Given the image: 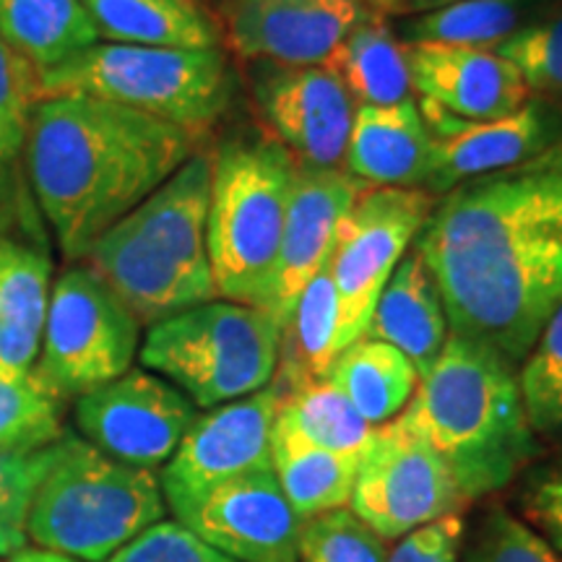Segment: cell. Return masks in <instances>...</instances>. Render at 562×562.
<instances>
[{
  "mask_svg": "<svg viewBox=\"0 0 562 562\" xmlns=\"http://www.w3.org/2000/svg\"><path fill=\"white\" fill-rule=\"evenodd\" d=\"M451 334L521 364L562 302V178L539 167L461 182L414 240Z\"/></svg>",
  "mask_w": 562,
  "mask_h": 562,
  "instance_id": "1",
  "label": "cell"
},
{
  "mask_svg": "<svg viewBox=\"0 0 562 562\" xmlns=\"http://www.w3.org/2000/svg\"><path fill=\"white\" fill-rule=\"evenodd\" d=\"M199 136L91 97H45L24 128L32 191L70 263L199 151Z\"/></svg>",
  "mask_w": 562,
  "mask_h": 562,
  "instance_id": "2",
  "label": "cell"
},
{
  "mask_svg": "<svg viewBox=\"0 0 562 562\" xmlns=\"http://www.w3.org/2000/svg\"><path fill=\"white\" fill-rule=\"evenodd\" d=\"M396 419L440 456L463 501L503 490L539 451L516 364L456 334Z\"/></svg>",
  "mask_w": 562,
  "mask_h": 562,
  "instance_id": "3",
  "label": "cell"
},
{
  "mask_svg": "<svg viewBox=\"0 0 562 562\" xmlns=\"http://www.w3.org/2000/svg\"><path fill=\"white\" fill-rule=\"evenodd\" d=\"M209 203L211 151L199 149L83 258L140 326L216 300L206 250Z\"/></svg>",
  "mask_w": 562,
  "mask_h": 562,
  "instance_id": "4",
  "label": "cell"
},
{
  "mask_svg": "<svg viewBox=\"0 0 562 562\" xmlns=\"http://www.w3.org/2000/svg\"><path fill=\"white\" fill-rule=\"evenodd\" d=\"M297 161L271 133H232L211 154L206 250L216 297L263 307Z\"/></svg>",
  "mask_w": 562,
  "mask_h": 562,
  "instance_id": "5",
  "label": "cell"
},
{
  "mask_svg": "<svg viewBox=\"0 0 562 562\" xmlns=\"http://www.w3.org/2000/svg\"><path fill=\"white\" fill-rule=\"evenodd\" d=\"M167 513L149 469L121 463L76 435L55 442L47 474L34 492L26 539L81 562H104Z\"/></svg>",
  "mask_w": 562,
  "mask_h": 562,
  "instance_id": "6",
  "label": "cell"
},
{
  "mask_svg": "<svg viewBox=\"0 0 562 562\" xmlns=\"http://www.w3.org/2000/svg\"><path fill=\"white\" fill-rule=\"evenodd\" d=\"M45 97H91L146 112L206 136L235 100V70L224 47H149L97 42L40 74Z\"/></svg>",
  "mask_w": 562,
  "mask_h": 562,
  "instance_id": "7",
  "label": "cell"
},
{
  "mask_svg": "<svg viewBox=\"0 0 562 562\" xmlns=\"http://www.w3.org/2000/svg\"><path fill=\"white\" fill-rule=\"evenodd\" d=\"M279 349L281 328L271 313L211 300L151 326L140 362L195 406L214 409L271 385Z\"/></svg>",
  "mask_w": 562,
  "mask_h": 562,
  "instance_id": "8",
  "label": "cell"
},
{
  "mask_svg": "<svg viewBox=\"0 0 562 562\" xmlns=\"http://www.w3.org/2000/svg\"><path fill=\"white\" fill-rule=\"evenodd\" d=\"M138 339L136 315L87 263H74L50 290L32 375L58 402L83 396L131 370Z\"/></svg>",
  "mask_w": 562,
  "mask_h": 562,
  "instance_id": "9",
  "label": "cell"
},
{
  "mask_svg": "<svg viewBox=\"0 0 562 562\" xmlns=\"http://www.w3.org/2000/svg\"><path fill=\"white\" fill-rule=\"evenodd\" d=\"M435 201L419 188H368L344 216L328 258L344 349L368 334L385 281L417 240Z\"/></svg>",
  "mask_w": 562,
  "mask_h": 562,
  "instance_id": "10",
  "label": "cell"
},
{
  "mask_svg": "<svg viewBox=\"0 0 562 562\" xmlns=\"http://www.w3.org/2000/svg\"><path fill=\"white\" fill-rule=\"evenodd\" d=\"M461 492L440 456L393 419L375 427L360 453L349 510L381 539H404L456 516Z\"/></svg>",
  "mask_w": 562,
  "mask_h": 562,
  "instance_id": "11",
  "label": "cell"
},
{
  "mask_svg": "<svg viewBox=\"0 0 562 562\" xmlns=\"http://www.w3.org/2000/svg\"><path fill=\"white\" fill-rule=\"evenodd\" d=\"M279 404L281 389L271 383L195 417L178 451L161 469V495L175 518L186 516L222 484L271 469V427Z\"/></svg>",
  "mask_w": 562,
  "mask_h": 562,
  "instance_id": "12",
  "label": "cell"
},
{
  "mask_svg": "<svg viewBox=\"0 0 562 562\" xmlns=\"http://www.w3.org/2000/svg\"><path fill=\"white\" fill-rule=\"evenodd\" d=\"M250 94L266 133L302 167L341 170L357 104L328 63L250 60Z\"/></svg>",
  "mask_w": 562,
  "mask_h": 562,
  "instance_id": "13",
  "label": "cell"
},
{
  "mask_svg": "<svg viewBox=\"0 0 562 562\" xmlns=\"http://www.w3.org/2000/svg\"><path fill=\"white\" fill-rule=\"evenodd\" d=\"M74 417L83 440L97 451L151 472L172 459L199 412L165 378L128 370L117 381L76 398Z\"/></svg>",
  "mask_w": 562,
  "mask_h": 562,
  "instance_id": "14",
  "label": "cell"
},
{
  "mask_svg": "<svg viewBox=\"0 0 562 562\" xmlns=\"http://www.w3.org/2000/svg\"><path fill=\"white\" fill-rule=\"evenodd\" d=\"M419 112L435 138L430 175L422 191L435 199L461 182L529 165L562 144V110L537 97L510 115L484 123L459 121L427 102Z\"/></svg>",
  "mask_w": 562,
  "mask_h": 562,
  "instance_id": "15",
  "label": "cell"
},
{
  "mask_svg": "<svg viewBox=\"0 0 562 562\" xmlns=\"http://www.w3.org/2000/svg\"><path fill=\"white\" fill-rule=\"evenodd\" d=\"M370 0H220V30L245 60L321 66L357 26Z\"/></svg>",
  "mask_w": 562,
  "mask_h": 562,
  "instance_id": "16",
  "label": "cell"
},
{
  "mask_svg": "<svg viewBox=\"0 0 562 562\" xmlns=\"http://www.w3.org/2000/svg\"><path fill=\"white\" fill-rule=\"evenodd\" d=\"M178 521L232 562H294L305 518L281 492L273 469L237 476Z\"/></svg>",
  "mask_w": 562,
  "mask_h": 562,
  "instance_id": "17",
  "label": "cell"
},
{
  "mask_svg": "<svg viewBox=\"0 0 562 562\" xmlns=\"http://www.w3.org/2000/svg\"><path fill=\"white\" fill-rule=\"evenodd\" d=\"M368 191L344 170L294 167L279 256L273 263L271 290L263 311L284 328L294 302L331 258L344 216Z\"/></svg>",
  "mask_w": 562,
  "mask_h": 562,
  "instance_id": "18",
  "label": "cell"
},
{
  "mask_svg": "<svg viewBox=\"0 0 562 562\" xmlns=\"http://www.w3.org/2000/svg\"><path fill=\"white\" fill-rule=\"evenodd\" d=\"M404 50L414 94L459 121H497L531 100L516 66L495 50L427 42Z\"/></svg>",
  "mask_w": 562,
  "mask_h": 562,
  "instance_id": "19",
  "label": "cell"
},
{
  "mask_svg": "<svg viewBox=\"0 0 562 562\" xmlns=\"http://www.w3.org/2000/svg\"><path fill=\"white\" fill-rule=\"evenodd\" d=\"M432 131L414 100L360 104L344 151V172L362 188H425L432 165Z\"/></svg>",
  "mask_w": 562,
  "mask_h": 562,
  "instance_id": "20",
  "label": "cell"
},
{
  "mask_svg": "<svg viewBox=\"0 0 562 562\" xmlns=\"http://www.w3.org/2000/svg\"><path fill=\"white\" fill-rule=\"evenodd\" d=\"M364 336L391 344L409 357L419 378L442 355L451 328L432 271L414 245L385 281Z\"/></svg>",
  "mask_w": 562,
  "mask_h": 562,
  "instance_id": "21",
  "label": "cell"
},
{
  "mask_svg": "<svg viewBox=\"0 0 562 562\" xmlns=\"http://www.w3.org/2000/svg\"><path fill=\"white\" fill-rule=\"evenodd\" d=\"M53 266L37 248L0 240V368L30 375L37 364Z\"/></svg>",
  "mask_w": 562,
  "mask_h": 562,
  "instance_id": "22",
  "label": "cell"
},
{
  "mask_svg": "<svg viewBox=\"0 0 562 562\" xmlns=\"http://www.w3.org/2000/svg\"><path fill=\"white\" fill-rule=\"evenodd\" d=\"M100 40L149 47H222V30L195 0H79Z\"/></svg>",
  "mask_w": 562,
  "mask_h": 562,
  "instance_id": "23",
  "label": "cell"
},
{
  "mask_svg": "<svg viewBox=\"0 0 562 562\" xmlns=\"http://www.w3.org/2000/svg\"><path fill=\"white\" fill-rule=\"evenodd\" d=\"M360 453H336L300 438L284 422L271 427V469L300 518L349 505Z\"/></svg>",
  "mask_w": 562,
  "mask_h": 562,
  "instance_id": "24",
  "label": "cell"
},
{
  "mask_svg": "<svg viewBox=\"0 0 562 562\" xmlns=\"http://www.w3.org/2000/svg\"><path fill=\"white\" fill-rule=\"evenodd\" d=\"M560 0H459L446 9L406 16L396 37L404 45H459L495 50L542 19Z\"/></svg>",
  "mask_w": 562,
  "mask_h": 562,
  "instance_id": "25",
  "label": "cell"
},
{
  "mask_svg": "<svg viewBox=\"0 0 562 562\" xmlns=\"http://www.w3.org/2000/svg\"><path fill=\"white\" fill-rule=\"evenodd\" d=\"M328 381L349 398L370 427H381L406 409L419 375L409 357L396 347L362 336L341 351Z\"/></svg>",
  "mask_w": 562,
  "mask_h": 562,
  "instance_id": "26",
  "label": "cell"
},
{
  "mask_svg": "<svg viewBox=\"0 0 562 562\" xmlns=\"http://www.w3.org/2000/svg\"><path fill=\"white\" fill-rule=\"evenodd\" d=\"M0 37L40 74L102 42L79 0H0Z\"/></svg>",
  "mask_w": 562,
  "mask_h": 562,
  "instance_id": "27",
  "label": "cell"
},
{
  "mask_svg": "<svg viewBox=\"0 0 562 562\" xmlns=\"http://www.w3.org/2000/svg\"><path fill=\"white\" fill-rule=\"evenodd\" d=\"M341 351V307L326 263L302 290L281 328L279 383L328 378Z\"/></svg>",
  "mask_w": 562,
  "mask_h": 562,
  "instance_id": "28",
  "label": "cell"
},
{
  "mask_svg": "<svg viewBox=\"0 0 562 562\" xmlns=\"http://www.w3.org/2000/svg\"><path fill=\"white\" fill-rule=\"evenodd\" d=\"M328 66L347 87L357 108H389L412 100L404 42L378 13L336 47Z\"/></svg>",
  "mask_w": 562,
  "mask_h": 562,
  "instance_id": "29",
  "label": "cell"
},
{
  "mask_svg": "<svg viewBox=\"0 0 562 562\" xmlns=\"http://www.w3.org/2000/svg\"><path fill=\"white\" fill-rule=\"evenodd\" d=\"M277 385L281 389L279 422L326 451L362 453L375 427L360 417V412L328 378L294 383L277 381Z\"/></svg>",
  "mask_w": 562,
  "mask_h": 562,
  "instance_id": "30",
  "label": "cell"
},
{
  "mask_svg": "<svg viewBox=\"0 0 562 562\" xmlns=\"http://www.w3.org/2000/svg\"><path fill=\"white\" fill-rule=\"evenodd\" d=\"M60 402L37 383L0 368V453H30L63 438Z\"/></svg>",
  "mask_w": 562,
  "mask_h": 562,
  "instance_id": "31",
  "label": "cell"
},
{
  "mask_svg": "<svg viewBox=\"0 0 562 562\" xmlns=\"http://www.w3.org/2000/svg\"><path fill=\"white\" fill-rule=\"evenodd\" d=\"M526 419L533 435L560 438L562 435V302L554 307L550 321L518 372Z\"/></svg>",
  "mask_w": 562,
  "mask_h": 562,
  "instance_id": "32",
  "label": "cell"
},
{
  "mask_svg": "<svg viewBox=\"0 0 562 562\" xmlns=\"http://www.w3.org/2000/svg\"><path fill=\"white\" fill-rule=\"evenodd\" d=\"M495 53L516 66L531 97L562 110V0Z\"/></svg>",
  "mask_w": 562,
  "mask_h": 562,
  "instance_id": "33",
  "label": "cell"
},
{
  "mask_svg": "<svg viewBox=\"0 0 562 562\" xmlns=\"http://www.w3.org/2000/svg\"><path fill=\"white\" fill-rule=\"evenodd\" d=\"M300 562H385V539L351 510H328L305 518L297 542Z\"/></svg>",
  "mask_w": 562,
  "mask_h": 562,
  "instance_id": "34",
  "label": "cell"
},
{
  "mask_svg": "<svg viewBox=\"0 0 562 562\" xmlns=\"http://www.w3.org/2000/svg\"><path fill=\"white\" fill-rule=\"evenodd\" d=\"M53 456L55 442L30 453H0V558H11L30 542L26 516Z\"/></svg>",
  "mask_w": 562,
  "mask_h": 562,
  "instance_id": "35",
  "label": "cell"
},
{
  "mask_svg": "<svg viewBox=\"0 0 562 562\" xmlns=\"http://www.w3.org/2000/svg\"><path fill=\"white\" fill-rule=\"evenodd\" d=\"M467 562H562V554L513 513L492 508L476 526Z\"/></svg>",
  "mask_w": 562,
  "mask_h": 562,
  "instance_id": "36",
  "label": "cell"
},
{
  "mask_svg": "<svg viewBox=\"0 0 562 562\" xmlns=\"http://www.w3.org/2000/svg\"><path fill=\"white\" fill-rule=\"evenodd\" d=\"M104 562H232L180 521H159L140 531Z\"/></svg>",
  "mask_w": 562,
  "mask_h": 562,
  "instance_id": "37",
  "label": "cell"
},
{
  "mask_svg": "<svg viewBox=\"0 0 562 562\" xmlns=\"http://www.w3.org/2000/svg\"><path fill=\"white\" fill-rule=\"evenodd\" d=\"M40 100V70L0 37V128L24 136L26 121Z\"/></svg>",
  "mask_w": 562,
  "mask_h": 562,
  "instance_id": "38",
  "label": "cell"
},
{
  "mask_svg": "<svg viewBox=\"0 0 562 562\" xmlns=\"http://www.w3.org/2000/svg\"><path fill=\"white\" fill-rule=\"evenodd\" d=\"M461 537L463 524L459 516L440 518L406 533L385 562H459Z\"/></svg>",
  "mask_w": 562,
  "mask_h": 562,
  "instance_id": "39",
  "label": "cell"
},
{
  "mask_svg": "<svg viewBox=\"0 0 562 562\" xmlns=\"http://www.w3.org/2000/svg\"><path fill=\"white\" fill-rule=\"evenodd\" d=\"M521 505L547 542L562 554V469H547L533 476Z\"/></svg>",
  "mask_w": 562,
  "mask_h": 562,
  "instance_id": "40",
  "label": "cell"
},
{
  "mask_svg": "<svg viewBox=\"0 0 562 562\" xmlns=\"http://www.w3.org/2000/svg\"><path fill=\"white\" fill-rule=\"evenodd\" d=\"M451 3H459V0H398L393 13H398V16H419V13L446 9Z\"/></svg>",
  "mask_w": 562,
  "mask_h": 562,
  "instance_id": "41",
  "label": "cell"
},
{
  "mask_svg": "<svg viewBox=\"0 0 562 562\" xmlns=\"http://www.w3.org/2000/svg\"><path fill=\"white\" fill-rule=\"evenodd\" d=\"M5 562H81L74 558H66V554L50 552V550H40V547H24L11 558H5Z\"/></svg>",
  "mask_w": 562,
  "mask_h": 562,
  "instance_id": "42",
  "label": "cell"
},
{
  "mask_svg": "<svg viewBox=\"0 0 562 562\" xmlns=\"http://www.w3.org/2000/svg\"><path fill=\"white\" fill-rule=\"evenodd\" d=\"M529 165H531V167H539V170L552 172V175H558V178H562V144L552 146L550 151L542 154V157H539V159L529 161Z\"/></svg>",
  "mask_w": 562,
  "mask_h": 562,
  "instance_id": "43",
  "label": "cell"
},
{
  "mask_svg": "<svg viewBox=\"0 0 562 562\" xmlns=\"http://www.w3.org/2000/svg\"><path fill=\"white\" fill-rule=\"evenodd\" d=\"M21 144H24V136H19V133H11V131L0 128V167H3L9 159L16 157L19 149H21Z\"/></svg>",
  "mask_w": 562,
  "mask_h": 562,
  "instance_id": "44",
  "label": "cell"
},
{
  "mask_svg": "<svg viewBox=\"0 0 562 562\" xmlns=\"http://www.w3.org/2000/svg\"><path fill=\"white\" fill-rule=\"evenodd\" d=\"M370 5L381 13H393V9L398 5V0H370Z\"/></svg>",
  "mask_w": 562,
  "mask_h": 562,
  "instance_id": "45",
  "label": "cell"
}]
</instances>
